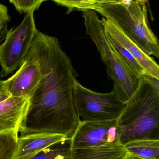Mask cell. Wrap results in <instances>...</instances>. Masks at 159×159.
<instances>
[{
	"mask_svg": "<svg viewBox=\"0 0 159 159\" xmlns=\"http://www.w3.org/2000/svg\"><path fill=\"white\" fill-rule=\"evenodd\" d=\"M33 42L42 76L28 97L19 136L49 133L71 138L81 121L73 101V84L77 73L56 37L38 30Z\"/></svg>",
	"mask_w": 159,
	"mask_h": 159,
	"instance_id": "1",
	"label": "cell"
},
{
	"mask_svg": "<svg viewBox=\"0 0 159 159\" xmlns=\"http://www.w3.org/2000/svg\"><path fill=\"white\" fill-rule=\"evenodd\" d=\"M123 146L143 139H159V80L138 78L137 88L125 103L117 120Z\"/></svg>",
	"mask_w": 159,
	"mask_h": 159,
	"instance_id": "2",
	"label": "cell"
},
{
	"mask_svg": "<svg viewBox=\"0 0 159 159\" xmlns=\"http://www.w3.org/2000/svg\"><path fill=\"white\" fill-rule=\"evenodd\" d=\"M82 11L86 34L96 45L101 59L106 66L107 74L113 80L112 91L125 103L136 90L138 78L130 73L121 61L96 11L91 9Z\"/></svg>",
	"mask_w": 159,
	"mask_h": 159,
	"instance_id": "3",
	"label": "cell"
},
{
	"mask_svg": "<svg viewBox=\"0 0 159 159\" xmlns=\"http://www.w3.org/2000/svg\"><path fill=\"white\" fill-rule=\"evenodd\" d=\"M91 10L113 21L147 54L159 59L158 40L149 26L145 2L133 0L126 5H98Z\"/></svg>",
	"mask_w": 159,
	"mask_h": 159,
	"instance_id": "4",
	"label": "cell"
},
{
	"mask_svg": "<svg viewBox=\"0 0 159 159\" xmlns=\"http://www.w3.org/2000/svg\"><path fill=\"white\" fill-rule=\"evenodd\" d=\"M106 35L127 69L137 78L143 75L159 80V66L115 23L109 19L101 20Z\"/></svg>",
	"mask_w": 159,
	"mask_h": 159,
	"instance_id": "5",
	"label": "cell"
},
{
	"mask_svg": "<svg viewBox=\"0 0 159 159\" xmlns=\"http://www.w3.org/2000/svg\"><path fill=\"white\" fill-rule=\"evenodd\" d=\"M72 93L75 110L83 121L117 120L125 105L113 91L96 92L82 86L77 79L73 84Z\"/></svg>",
	"mask_w": 159,
	"mask_h": 159,
	"instance_id": "6",
	"label": "cell"
},
{
	"mask_svg": "<svg viewBox=\"0 0 159 159\" xmlns=\"http://www.w3.org/2000/svg\"><path fill=\"white\" fill-rule=\"evenodd\" d=\"M34 11L26 13L22 22L7 31L4 42L0 45L1 75L6 77L19 68L27 56L38 30Z\"/></svg>",
	"mask_w": 159,
	"mask_h": 159,
	"instance_id": "7",
	"label": "cell"
},
{
	"mask_svg": "<svg viewBox=\"0 0 159 159\" xmlns=\"http://www.w3.org/2000/svg\"><path fill=\"white\" fill-rule=\"evenodd\" d=\"M118 144L121 143L117 120L101 121L81 120L71 137V148Z\"/></svg>",
	"mask_w": 159,
	"mask_h": 159,
	"instance_id": "8",
	"label": "cell"
},
{
	"mask_svg": "<svg viewBox=\"0 0 159 159\" xmlns=\"http://www.w3.org/2000/svg\"><path fill=\"white\" fill-rule=\"evenodd\" d=\"M42 76V69L37 50L33 42L18 70L10 78L4 80L5 88L10 96L28 98Z\"/></svg>",
	"mask_w": 159,
	"mask_h": 159,
	"instance_id": "9",
	"label": "cell"
},
{
	"mask_svg": "<svg viewBox=\"0 0 159 159\" xmlns=\"http://www.w3.org/2000/svg\"><path fill=\"white\" fill-rule=\"evenodd\" d=\"M28 98L10 96L0 102V133L19 131L26 114Z\"/></svg>",
	"mask_w": 159,
	"mask_h": 159,
	"instance_id": "10",
	"label": "cell"
},
{
	"mask_svg": "<svg viewBox=\"0 0 159 159\" xmlns=\"http://www.w3.org/2000/svg\"><path fill=\"white\" fill-rule=\"evenodd\" d=\"M70 137L59 134L39 133L18 136L14 159H28L54 144Z\"/></svg>",
	"mask_w": 159,
	"mask_h": 159,
	"instance_id": "11",
	"label": "cell"
},
{
	"mask_svg": "<svg viewBox=\"0 0 159 159\" xmlns=\"http://www.w3.org/2000/svg\"><path fill=\"white\" fill-rule=\"evenodd\" d=\"M127 152L121 144L71 148V159H123Z\"/></svg>",
	"mask_w": 159,
	"mask_h": 159,
	"instance_id": "12",
	"label": "cell"
},
{
	"mask_svg": "<svg viewBox=\"0 0 159 159\" xmlns=\"http://www.w3.org/2000/svg\"><path fill=\"white\" fill-rule=\"evenodd\" d=\"M127 153L144 159H159V139H143L124 145Z\"/></svg>",
	"mask_w": 159,
	"mask_h": 159,
	"instance_id": "13",
	"label": "cell"
},
{
	"mask_svg": "<svg viewBox=\"0 0 159 159\" xmlns=\"http://www.w3.org/2000/svg\"><path fill=\"white\" fill-rule=\"evenodd\" d=\"M18 136L16 130L0 133V159H14L18 146Z\"/></svg>",
	"mask_w": 159,
	"mask_h": 159,
	"instance_id": "14",
	"label": "cell"
},
{
	"mask_svg": "<svg viewBox=\"0 0 159 159\" xmlns=\"http://www.w3.org/2000/svg\"><path fill=\"white\" fill-rule=\"evenodd\" d=\"M71 149V138H68L42 150L28 159H54L57 156Z\"/></svg>",
	"mask_w": 159,
	"mask_h": 159,
	"instance_id": "15",
	"label": "cell"
},
{
	"mask_svg": "<svg viewBox=\"0 0 159 159\" xmlns=\"http://www.w3.org/2000/svg\"><path fill=\"white\" fill-rule=\"evenodd\" d=\"M58 4L65 7L70 13L74 9L82 10L92 9L93 0H51Z\"/></svg>",
	"mask_w": 159,
	"mask_h": 159,
	"instance_id": "16",
	"label": "cell"
},
{
	"mask_svg": "<svg viewBox=\"0 0 159 159\" xmlns=\"http://www.w3.org/2000/svg\"><path fill=\"white\" fill-rule=\"evenodd\" d=\"M47 0H9L20 13H27L37 10Z\"/></svg>",
	"mask_w": 159,
	"mask_h": 159,
	"instance_id": "17",
	"label": "cell"
},
{
	"mask_svg": "<svg viewBox=\"0 0 159 159\" xmlns=\"http://www.w3.org/2000/svg\"><path fill=\"white\" fill-rule=\"evenodd\" d=\"M10 20V16L7 7L0 3V42L5 37Z\"/></svg>",
	"mask_w": 159,
	"mask_h": 159,
	"instance_id": "18",
	"label": "cell"
},
{
	"mask_svg": "<svg viewBox=\"0 0 159 159\" xmlns=\"http://www.w3.org/2000/svg\"><path fill=\"white\" fill-rule=\"evenodd\" d=\"M133 1V0H93L94 4L92 7L98 5L121 4L126 5Z\"/></svg>",
	"mask_w": 159,
	"mask_h": 159,
	"instance_id": "19",
	"label": "cell"
},
{
	"mask_svg": "<svg viewBox=\"0 0 159 159\" xmlns=\"http://www.w3.org/2000/svg\"><path fill=\"white\" fill-rule=\"evenodd\" d=\"M4 87V80H0V102L10 97Z\"/></svg>",
	"mask_w": 159,
	"mask_h": 159,
	"instance_id": "20",
	"label": "cell"
},
{
	"mask_svg": "<svg viewBox=\"0 0 159 159\" xmlns=\"http://www.w3.org/2000/svg\"><path fill=\"white\" fill-rule=\"evenodd\" d=\"M123 159H144L140 158L137 157H134L133 155H130V154H128L127 153V155L125 156V157Z\"/></svg>",
	"mask_w": 159,
	"mask_h": 159,
	"instance_id": "21",
	"label": "cell"
},
{
	"mask_svg": "<svg viewBox=\"0 0 159 159\" xmlns=\"http://www.w3.org/2000/svg\"><path fill=\"white\" fill-rule=\"evenodd\" d=\"M140 1H142V2H147L148 1V0H140Z\"/></svg>",
	"mask_w": 159,
	"mask_h": 159,
	"instance_id": "22",
	"label": "cell"
}]
</instances>
